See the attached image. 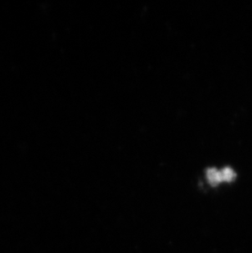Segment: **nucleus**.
<instances>
[{
  "instance_id": "nucleus-1",
  "label": "nucleus",
  "mask_w": 252,
  "mask_h": 253,
  "mask_svg": "<svg viewBox=\"0 0 252 253\" xmlns=\"http://www.w3.org/2000/svg\"><path fill=\"white\" fill-rule=\"evenodd\" d=\"M207 177L210 184L212 186H216L219 183L224 182L221 171L215 168H210L207 170Z\"/></svg>"
},
{
  "instance_id": "nucleus-2",
  "label": "nucleus",
  "mask_w": 252,
  "mask_h": 253,
  "mask_svg": "<svg viewBox=\"0 0 252 253\" xmlns=\"http://www.w3.org/2000/svg\"><path fill=\"white\" fill-rule=\"evenodd\" d=\"M222 176L224 182H233L236 178V173L230 168H225L221 170Z\"/></svg>"
}]
</instances>
